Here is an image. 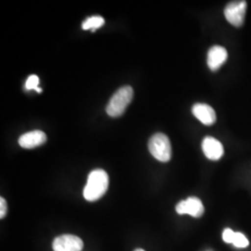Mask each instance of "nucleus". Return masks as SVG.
<instances>
[{
    "label": "nucleus",
    "instance_id": "f257e3e1",
    "mask_svg": "<svg viewBox=\"0 0 251 251\" xmlns=\"http://www.w3.org/2000/svg\"><path fill=\"white\" fill-rule=\"evenodd\" d=\"M109 186V177L103 170L91 171L84 188V198L90 202H94L102 198Z\"/></svg>",
    "mask_w": 251,
    "mask_h": 251
},
{
    "label": "nucleus",
    "instance_id": "f03ea898",
    "mask_svg": "<svg viewBox=\"0 0 251 251\" xmlns=\"http://www.w3.org/2000/svg\"><path fill=\"white\" fill-rule=\"evenodd\" d=\"M133 98V90L129 86H124L112 96L106 106V113L111 117H118L125 113L126 109Z\"/></svg>",
    "mask_w": 251,
    "mask_h": 251
},
{
    "label": "nucleus",
    "instance_id": "7ed1b4c3",
    "mask_svg": "<svg viewBox=\"0 0 251 251\" xmlns=\"http://www.w3.org/2000/svg\"><path fill=\"white\" fill-rule=\"evenodd\" d=\"M148 149L152 156L160 162H169L171 158V144L167 135L156 133L151 137Z\"/></svg>",
    "mask_w": 251,
    "mask_h": 251
},
{
    "label": "nucleus",
    "instance_id": "20e7f679",
    "mask_svg": "<svg viewBox=\"0 0 251 251\" xmlns=\"http://www.w3.org/2000/svg\"><path fill=\"white\" fill-rule=\"evenodd\" d=\"M247 11L246 1H233L230 2L225 9L226 20L233 26H241L245 21Z\"/></svg>",
    "mask_w": 251,
    "mask_h": 251
},
{
    "label": "nucleus",
    "instance_id": "39448f33",
    "mask_svg": "<svg viewBox=\"0 0 251 251\" xmlns=\"http://www.w3.org/2000/svg\"><path fill=\"white\" fill-rule=\"evenodd\" d=\"M84 247L83 241L74 234H63L54 239L53 251H81Z\"/></svg>",
    "mask_w": 251,
    "mask_h": 251
},
{
    "label": "nucleus",
    "instance_id": "423d86ee",
    "mask_svg": "<svg viewBox=\"0 0 251 251\" xmlns=\"http://www.w3.org/2000/svg\"><path fill=\"white\" fill-rule=\"evenodd\" d=\"M176 211L179 215L188 214L195 218H199L204 214L205 208L199 198H189L178 203L176 206Z\"/></svg>",
    "mask_w": 251,
    "mask_h": 251
},
{
    "label": "nucleus",
    "instance_id": "0eeeda50",
    "mask_svg": "<svg viewBox=\"0 0 251 251\" xmlns=\"http://www.w3.org/2000/svg\"><path fill=\"white\" fill-rule=\"evenodd\" d=\"M202 149L205 155L210 160H219L225 153L223 144L213 137H206L203 140Z\"/></svg>",
    "mask_w": 251,
    "mask_h": 251
},
{
    "label": "nucleus",
    "instance_id": "6e6552de",
    "mask_svg": "<svg viewBox=\"0 0 251 251\" xmlns=\"http://www.w3.org/2000/svg\"><path fill=\"white\" fill-rule=\"evenodd\" d=\"M47 142V135L41 130H33L22 135L19 138V144L25 149H33Z\"/></svg>",
    "mask_w": 251,
    "mask_h": 251
},
{
    "label": "nucleus",
    "instance_id": "1a4fd4ad",
    "mask_svg": "<svg viewBox=\"0 0 251 251\" xmlns=\"http://www.w3.org/2000/svg\"><path fill=\"white\" fill-rule=\"evenodd\" d=\"M228 58L227 50L224 47L214 46L209 49L207 52V65L210 70H218Z\"/></svg>",
    "mask_w": 251,
    "mask_h": 251
},
{
    "label": "nucleus",
    "instance_id": "9d476101",
    "mask_svg": "<svg viewBox=\"0 0 251 251\" xmlns=\"http://www.w3.org/2000/svg\"><path fill=\"white\" fill-rule=\"evenodd\" d=\"M194 116L204 125L210 126L216 122V113L213 108L206 103H197L192 108Z\"/></svg>",
    "mask_w": 251,
    "mask_h": 251
},
{
    "label": "nucleus",
    "instance_id": "9b49d317",
    "mask_svg": "<svg viewBox=\"0 0 251 251\" xmlns=\"http://www.w3.org/2000/svg\"><path fill=\"white\" fill-rule=\"evenodd\" d=\"M104 25V19L100 16H92L90 18H88L86 21L83 22L82 24V28L84 30H92L95 31L100 27Z\"/></svg>",
    "mask_w": 251,
    "mask_h": 251
},
{
    "label": "nucleus",
    "instance_id": "f8f14e48",
    "mask_svg": "<svg viewBox=\"0 0 251 251\" xmlns=\"http://www.w3.org/2000/svg\"><path fill=\"white\" fill-rule=\"evenodd\" d=\"M232 244L236 248L244 249V248H247L250 245V242H249L248 238L243 233H234Z\"/></svg>",
    "mask_w": 251,
    "mask_h": 251
},
{
    "label": "nucleus",
    "instance_id": "ddd939ff",
    "mask_svg": "<svg viewBox=\"0 0 251 251\" xmlns=\"http://www.w3.org/2000/svg\"><path fill=\"white\" fill-rule=\"evenodd\" d=\"M39 85V78L36 75H32L27 78L26 82H25V89L27 90H35L37 92H42V89H40L38 87Z\"/></svg>",
    "mask_w": 251,
    "mask_h": 251
},
{
    "label": "nucleus",
    "instance_id": "4468645a",
    "mask_svg": "<svg viewBox=\"0 0 251 251\" xmlns=\"http://www.w3.org/2000/svg\"><path fill=\"white\" fill-rule=\"evenodd\" d=\"M234 233L235 232H233V230H231L229 228L225 229V231H224V233H223L224 241L226 243H229V244H232V240H233Z\"/></svg>",
    "mask_w": 251,
    "mask_h": 251
},
{
    "label": "nucleus",
    "instance_id": "2eb2a0df",
    "mask_svg": "<svg viewBox=\"0 0 251 251\" xmlns=\"http://www.w3.org/2000/svg\"><path fill=\"white\" fill-rule=\"evenodd\" d=\"M7 210H8V206H7V202L3 198H0V218L3 219L6 214H7Z\"/></svg>",
    "mask_w": 251,
    "mask_h": 251
},
{
    "label": "nucleus",
    "instance_id": "dca6fc26",
    "mask_svg": "<svg viewBox=\"0 0 251 251\" xmlns=\"http://www.w3.org/2000/svg\"><path fill=\"white\" fill-rule=\"evenodd\" d=\"M134 251H145L144 250H142V249H137V250H135Z\"/></svg>",
    "mask_w": 251,
    "mask_h": 251
}]
</instances>
